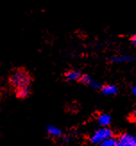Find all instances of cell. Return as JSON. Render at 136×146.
<instances>
[{
	"label": "cell",
	"mask_w": 136,
	"mask_h": 146,
	"mask_svg": "<svg viewBox=\"0 0 136 146\" xmlns=\"http://www.w3.org/2000/svg\"><path fill=\"white\" fill-rule=\"evenodd\" d=\"M81 77H82L81 73L78 70H74V69L67 71L66 74H64V78L68 82H75L78 80L80 81Z\"/></svg>",
	"instance_id": "6"
},
{
	"label": "cell",
	"mask_w": 136,
	"mask_h": 146,
	"mask_svg": "<svg viewBox=\"0 0 136 146\" xmlns=\"http://www.w3.org/2000/svg\"><path fill=\"white\" fill-rule=\"evenodd\" d=\"M111 136H113V132L111 129L107 127H102L94 132V134H92V135L90 136V142L95 144H100L107 138Z\"/></svg>",
	"instance_id": "2"
},
{
	"label": "cell",
	"mask_w": 136,
	"mask_h": 146,
	"mask_svg": "<svg viewBox=\"0 0 136 146\" xmlns=\"http://www.w3.org/2000/svg\"><path fill=\"white\" fill-rule=\"evenodd\" d=\"M101 92L103 94L107 95V96H109V95H115L117 92V87L114 84H106L102 86Z\"/></svg>",
	"instance_id": "7"
},
{
	"label": "cell",
	"mask_w": 136,
	"mask_h": 146,
	"mask_svg": "<svg viewBox=\"0 0 136 146\" xmlns=\"http://www.w3.org/2000/svg\"><path fill=\"white\" fill-rule=\"evenodd\" d=\"M132 92H133V94L134 95V96H136V86L132 88Z\"/></svg>",
	"instance_id": "14"
},
{
	"label": "cell",
	"mask_w": 136,
	"mask_h": 146,
	"mask_svg": "<svg viewBox=\"0 0 136 146\" xmlns=\"http://www.w3.org/2000/svg\"><path fill=\"white\" fill-rule=\"evenodd\" d=\"M30 93V88L29 87H24V88H20L15 90V94L18 98L20 99H24L26 98Z\"/></svg>",
	"instance_id": "9"
},
{
	"label": "cell",
	"mask_w": 136,
	"mask_h": 146,
	"mask_svg": "<svg viewBox=\"0 0 136 146\" xmlns=\"http://www.w3.org/2000/svg\"><path fill=\"white\" fill-rule=\"evenodd\" d=\"M130 117H131V120H132V121L136 122V110H134V111L131 114Z\"/></svg>",
	"instance_id": "13"
},
{
	"label": "cell",
	"mask_w": 136,
	"mask_h": 146,
	"mask_svg": "<svg viewBox=\"0 0 136 146\" xmlns=\"http://www.w3.org/2000/svg\"><path fill=\"white\" fill-rule=\"evenodd\" d=\"M131 41L133 43V45L136 48V33L132 35V37H131Z\"/></svg>",
	"instance_id": "12"
},
{
	"label": "cell",
	"mask_w": 136,
	"mask_h": 146,
	"mask_svg": "<svg viewBox=\"0 0 136 146\" xmlns=\"http://www.w3.org/2000/svg\"><path fill=\"white\" fill-rule=\"evenodd\" d=\"M80 82H82L83 84L85 85H89L90 87H92L93 89H96V90H98V89H100L102 88V85L100 84L99 82H97L96 80H94L92 76H90L88 74H83L82 75V77L80 79Z\"/></svg>",
	"instance_id": "5"
},
{
	"label": "cell",
	"mask_w": 136,
	"mask_h": 146,
	"mask_svg": "<svg viewBox=\"0 0 136 146\" xmlns=\"http://www.w3.org/2000/svg\"><path fill=\"white\" fill-rule=\"evenodd\" d=\"M98 122L101 126H107L111 123V117L108 114H100L98 117Z\"/></svg>",
	"instance_id": "8"
},
{
	"label": "cell",
	"mask_w": 136,
	"mask_h": 146,
	"mask_svg": "<svg viewBox=\"0 0 136 146\" xmlns=\"http://www.w3.org/2000/svg\"><path fill=\"white\" fill-rule=\"evenodd\" d=\"M136 58L132 55L124 54V55H118L113 56V58H110V62L114 63V64H125V63H131Z\"/></svg>",
	"instance_id": "4"
},
{
	"label": "cell",
	"mask_w": 136,
	"mask_h": 146,
	"mask_svg": "<svg viewBox=\"0 0 136 146\" xmlns=\"http://www.w3.org/2000/svg\"><path fill=\"white\" fill-rule=\"evenodd\" d=\"M10 84L15 90L24 87H30L31 78L30 74L24 69H17L10 75Z\"/></svg>",
	"instance_id": "1"
},
{
	"label": "cell",
	"mask_w": 136,
	"mask_h": 146,
	"mask_svg": "<svg viewBox=\"0 0 136 146\" xmlns=\"http://www.w3.org/2000/svg\"><path fill=\"white\" fill-rule=\"evenodd\" d=\"M100 145V146H117V139L111 136L109 138H107L106 140L103 141Z\"/></svg>",
	"instance_id": "11"
},
{
	"label": "cell",
	"mask_w": 136,
	"mask_h": 146,
	"mask_svg": "<svg viewBox=\"0 0 136 146\" xmlns=\"http://www.w3.org/2000/svg\"><path fill=\"white\" fill-rule=\"evenodd\" d=\"M48 134L53 137H58L61 135V130L54 125H49L48 127Z\"/></svg>",
	"instance_id": "10"
},
{
	"label": "cell",
	"mask_w": 136,
	"mask_h": 146,
	"mask_svg": "<svg viewBox=\"0 0 136 146\" xmlns=\"http://www.w3.org/2000/svg\"><path fill=\"white\" fill-rule=\"evenodd\" d=\"M117 146H136V135L123 134L117 138Z\"/></svg>",
	"instance_id": "3"
}]
</instances>
